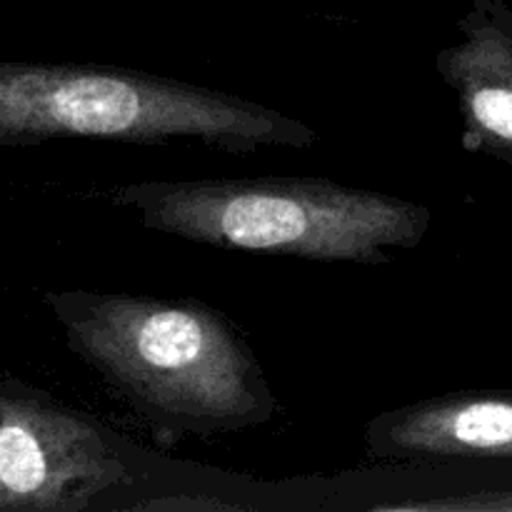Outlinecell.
Instances as JSON below:
<instances>
[{"label": "cell", "mask_w": 512, "mask_h": 512, "mask_svg": "<svg viewBox=\"0 0 512 512\" xmlns=\"http://www.w3.org/2000/svg\"><path fill=\"white\" fill-rule=\"evenodd\" d=\"M130 483L103 430L15 380L0 390V510L80 512Z\"/></svg>", "instance_id": "277c9868"}, {"label": "cell", "mask_w": 512, "mask_h": 512, "mask_svg": "<svg viewBox=\"0 0 512 512\" xmlns=\"http://www.w3.org/2000/svg\"><path fill=\"white\" fill-rule=\"evenodd\" d=\"M463 40L438 50V73L463 110V148L512 163V15L503 0H475Z\"/></svg>", "instance_id": "5b68a950"}, {"label": "cell", "mask_w": 512, "mask_h": 512, "mask_svg": "<svg viewBox=\"0 0 512 512\" xmlns=\"http://www.w3.org/2000/svg\"><path fill=\"white\" fill-rule=\"evenodd\" d=\"M365 443L378 458H512V395L453 393L383 413Z\"/></svg>", "instance_id": "8992f818"}, {"label": "cell", "mask_w": 512, "mask_h": 512, "mask_svg": "<svg viewBox=\"0 0 512 512\" xmlns=\"http://www.w3.org/2000/svg\"><path fill=\"white\" fill-rule=\"evenodd\" d=\"M110 200L175 238L325 263H388L430 225L423 205L318 178L145 180L113 188Z\"/></svg>", "instance_id": "7a4b0ae2"}, {"label": "cell", "mask_w": 512, "mask_h": 512, "mask_svg": "<svg viewBox=\"0 0 512 512\" xmlns=\"http://www.w3.org/2000/svg\"><path fill=\"white\" fill-rule=\"evenodd\" d=\"M53 138L170 143L200 140L228 153L308 148L310 125L238 95L108 65H0V143Z\"/></svg>", "instance_id": "3957f363"}, {"label": "cell", "mask_w": 512, "mask_h": 512, "mask_svg": "<svg viewBox=\"0 0 512 512\" xmlns=\"http://www.w3.org/2000/svg\"><path fill=\"white\" fill-rule=\"evenodd\" d=\"M43 300L70 350L163 433H235L273 418L258 360L218 310L95 290Z\"/></svg>", "instance_id": "6da1fadb"}]
</instances>
